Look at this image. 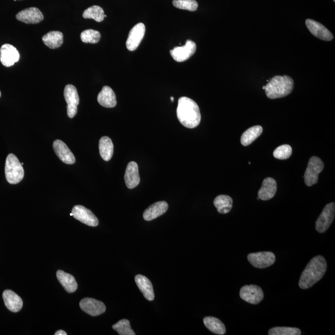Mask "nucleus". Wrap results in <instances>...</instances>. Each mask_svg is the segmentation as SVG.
Segmentation results:
<instances>
[{"mask_svg": "<svg viewBox=\"0 0 335 335\" xmlns=\"http://www.w3.org/2000/svg\"><path fill=\"white\" fill-rule=\"evenodd\" d=\"M176 114L180 123L186 128H196L201 123V115L198 104L191 98H179Z\"/></svg>", "mask_w": 335, "mask_h": 335, "instance_id": "1", "label": "nucleus"}, {"mask_svg": "<svg viewBox=\"0 0 335 335\" xmlns=\"http://www.w3.org/2000/svg\"><path fill=\"white\" fill-rule=\"evenodd\" d=\"M327 263L322 256L312 258L301 275L298 286L302 289L311 288L325 275Z\"/></svg>", "mask_w": 335, "mask_h": 335, "instance_id": "2", "label": "nucleus"}, {"mask_svg": "<svg viewBox=\"0 0 335 335\" xmlns=\"http://www.w3.org/2000/svg\"><path fill=\"white\" fill-rule=\"evenodd\" d=\"M294 88V81L289 76H275L265 86L267 97L275 100L287 97Z\"/></svg>", "mask_w": 335, "mask_h": 335, "instance_id": "3", "label": "nucleus"}, {"mask_svg": "<svg viewBox=\"0 0 335 335\" xmlns=\"http://www.w3.org/2000/svg\"><path fill=\"white\" fill-rule=\"evenodd\" d=\"M5 176L11 185L19 184L24 178V171L21 163L15 155H8L5 163Z\"/></svg>", "mask_w": 335, "mask_h": 335, "instance_id": "4", "label": "nucleus"}, {"mask_svg": "<svg viewBox=\"0 0 335 335\" xmlns=\"http://www.w3.org/2000/svg\"><path fill=\"white\" fill-rule=\"evenodd\" d=\"M324 168L322 160L317 157H312L310 159L308 168L304 174V181L308 187H312L319 181V174Z\"/></svg>", "mask_w": 335, "mask_h": 335, "instance_id": "5", "label": "nucleus"}, {"mask_svg": "<svg viewBox=\"0 0 335 335\" xmlns=\"http://www.w3.org/2000/svg\"><path fill=\"white\" fill-rule=\"evenodd\" d=\"M335 214L334 202H331L326 205L322 214L318 218L315 229L318 232L324 233L329 229L330 225L333 223Z\"/></svg>", "mask_w": 335, "mask_h": 335, "instance_id": "6", "label": "nucleus"}, {"mask_svg": "<svg viewBox=\"0 0 335 335\" xmlns=\"http://www.w3.org/2000/svg\"><path fill=\"white\" fill-rule=\"evenodd\" d=\"M64 98L67 103V114L70 118H74L77 114L80 103L77 88L72 84H67L64 89Z\"/></svg>", "mask_w": 335, "mask_h": 335, "instance_id": "7", "label": "nucleus"}, {"mask_svg": "<svg viewBox=\"0 0 335 335\" xmlns=\"http://www.w3.org/2000/svg\"><path fill=\"white\" fill-rule=\"evenodd\" d=\"M247 258L253 266L260 269L271 266L276 261L274 253L270 252L250 253Z\"/></svg>", "mask_w": 335, "mask_h": 335, "instance_id": "8", "label": "nucleus"}, {"mask_svg": "<svg viewBox=\"0 0 335 335\" xmlns=\"http://www.w3.org/2000/svg\"><path fill=\"white\" fill-rule=\"evenodd\" d=\"M240 296L246 302L256 305L263 300L264 293L263 290L258 286L246 285L241 288Z\"/></svg>", "mask_w": 335, "mask_h": 335, "instance_id": "9", "label": "nucleus"}, {"mask_svg": "<svg viewBox=\"0 0 335 335\" xmlns=\"http://www.w3.org/2000/svg\"><path fill=\"white\" fill-rule=\"evenodd\" d=\"M72 213L75 219L88 226L97 227L99 224V221L94 214L83 205H75Z\"/></svg>", "mask_w": 335, "mask_h": 335, "instance_id": "10", "label": "nucleus"}, {"mask_svg": "<svg viewBox=\"0 0 335 335\" xmlns=\"http://www.w3.org/2000/svg\"><path fill=\"white\" fill-rule=\"evenodd\" d=\"M196 44L193 41L188 40L185 46L174 47L170 50V54L174 60L182 63L188 60L196 51Z\"/></svg>", "mask_w": 335, "mask_h": 335, "instance_id": "11", "label": "nucleus"}, {"mask_svg": "<svg viewBox=\"0 0 335 335\" xmlns=\"http://www.w3.org/2000/svg\"><path fill=\"white\" fill-rule=\"evenodd\" d=\"M81 310L92 316L97 317L106 312V306L101 301L92 298H84L80 302Z\"/></svg>", "mask_w": 335, "mask_h": 335, "instance_id": "12", "label": "nucleus"}, {"mask_svg": "<svg viewBox=\"0 0 335 335\" xmlns=\"http://www.w3.org/2000/svg\"><path fill=\"white\" fill-rule=\"evenodd\" d=\"M145 33V26L143 23L137 24L132 27L126 42L127 49L134 51L139 46Z\"/></svg>", "mask_w": 335, "mask_h": 335, "instance_id": "13", "label": "nucleus"}, {"mask_svg": "<svg viewBox=\"0 0 335 335\" xmlns=\"http://www.w3.org/2000/svg\"><path fill=\"white\" fill-rule=\"evenodd\" d=\"M20 58V55L12 45L6 44L3 45L0 49V61L4 66L9 67L13 66Z\"/></svg>", "mask_w": 335, "mask_h": 335, "instance_id": "14", "label": "nucleus"}, {"mask_svg": "<svg viewBox=\"0 0 335 335\" xmlns=\"http://www.w3.org/2000/svg\"><path fill=\"white\" fill-rule=\"evenodd\" d=\"M306 24L310 32L321 40L330 41L333 39V36L330 31L320 22L308 19H307Z\"/></svg>", "mask_w": 335, "mask_h": 335, "instance_id": "15", "label": "nucleus"}, {"mask_svg": "<svg viewBox=\"0 0 335 335\" xmlns=\"http://www.w3.org/2000/svg\"><path fill=\"white\" fill-rule=\"evenodd\" d=\"M18 21L26 24H38L44 19V16L37 8L32 7L20 11L16 15Z\"/></svg>", "mask_w": 335, "mask_h": 335, "instance_id": "16", "label": "nucleus"}, {"mask_svg": "<svg viewBox=\"0 0 335 335\" xmlns=\"http://www.w3.org/2000/svg\"><path fill=\"white\" fill-rule=\"evenodd\" d=\"M53 148L62 162L67 165L74 164L76 161L74 155L66 143L60 140H56L53 143Z\"/></svg>", "mask_w": 335, "mask_h": 335, "instance_id": "17", "label": "nucleus"}, {"mask_svg": "<svg viewBox=\"0 0 335 335\" xmlns=\"http://www.w3.org/2000/svg\"><path fill=\"white\" fill-rule=\"evenodd\" d=\"M125 179L127 187L129 189L136 188L140 184L139 167L136 162L129 163L126 168Z\"/></svg>", "mask_w": 335, "mask_h": 335, "instance_id": "18", "label": "nucleus"}, {"mask_svg": "<svg viewBox=\"0 0 335 335\" xmlns=\"http://www.w3.org/2000/svg\"><path fill=\"white\" fill-rule=\"evenodd\" d=\"M4 302L7 309L12 312H18L23 306L21 298L11 290H6L3 293Z\"/></svg>", "mask_w": 335, "mask_h": 335, "instance_id": "19", "label": "nucleus"}, {"mask_svg": "<svg viewBox=\"0 0 335 335\" xmlns=\"http://www.w3.org/2000/svg\"><path fill=\"white\" fill-rule=\"evenodd\" d=\"M168 209V204L167 202H157L151 205L144 211L143 218L145 221H151L164 215Z\"/></svg>", "mask_w": 335, "mask_h": 335, "instance_id": "20", "label": "nucleus"}, {"mask_svg": "<svg viewBox=\"0 0 335 335\" xmlns=\"http://www.w3.org/2000/svg\"><path fill=\"white\" fill-rule=\"evenodd\" d=\"M277 191V184L272 178L264 179L260 190L258 191V198L263 201H267L274 198Z\"/></svg>", "mask_w": 335, "mask_h": 335, "instance_id": "21", "label": "nucleus"}, {"mask_svg": "<svg viewBox=\"0 0 335 335\" xmlns=\"http://www.w3.org/2000/svg\"><path fill=\"white\" fill-rule=\"evenodd\" d=\"M135 281L146 299L153 301L155 298V294L153 285H152L151 281L147 277L140 275L136 276L135 278Z\"/></svg>", "mask_w": 335, "mask_h": 335, "instance_id": "22", "label": "nucleus"}, {"mask_svg": "<svg viewBox=\"0 0 335 335\" xmlns=\"http://www.w3.org/2000/svg\"><path fill=\"white\" fill-rule=\"evenodd\" d=\"M100 105L107 108H114L117 105L116 96L113 90L108 86H104L98 96Z\"/></svg>", "mask_w": 335, "mask_h": 335, "instance_id": "23", "label": "nucleus"}, {"mask_svg": "<svg viewBox=\"0 0 335 335\" xmlns=\"http://www.w3.org/2000/svg\"><path fill=\"white\" fill-rule=\"evenodd\" d=\"M57 280L63 286L66 291L69 293H73L77 291L78 284L75 278L72 275L63 271L58 270L57 272Z\"/></svg>", "mask_w": 335, "mask_h": 335, "instance_id": "24", "label": "nucleus"}, {"mask_svg": "<svg viewBox=\"0 0 335 335\" xmlns=\"http://www.w3.org/2000/svg\"><path fill=\"white\" fill-rule=\"evenodd\" d=\"M99 150L100 156L105 161L108 162L112 159L114 153V145L110 138L107 136L101 138Z\"/></svg>", "mask_w": 335, "mask_h": 335, "instance_id": "25", "label": "nucleus"}, {"mask_svg": "<svg viewBox=\"0 0 335 335\" xmlns=\"http://www.w3.org/2000/svg\"><path fill=\"white\" fill-rule=\"evenodd\" d=\"M42 41L50 49H57L63 44L64 35L59 32H49L42 37Z\"/></svg>", "mask_w": 335, "mask_h": 335, "instance_id": "26", "label": "nucleus"}, {"mask_svg": "<svg viewBox=\"0 0 335 335\" xmlns=\"http://www.w3.org/2000/svg\"><path fill=\"white\" fill-rule=\"evenodd\" d=\"M203 322L205 327L214 333L223 335L226 333V328L224 323L216 317H205Z\"/></svg>", "mask_w": 335, "mask_h": 335, "instance_id": "27", "label": "nucleus"}, {"mask_svg": "<svg viewBox=\"0 0 335 335\" xmlns=\"http://www.w3.org/2000/svg\"><path fill=\"white\" fill-rule=\"evenodd\" d=\"M263 132V128L260 126H256L247 129L241 137V143L243 146H249L260 137Z\"/></svg>", "mask_w": 335, "mask_h": 335, "instance_id": "28", "label": "nucleus"}, {"mask_svg": "<svg viewBox=\"0 0 335 335\" xmlns=\"http://www.w3.org/2000/svg\"><path fill=\"white\" fill-rule=\"evenodd\" d=\"M214 204L219 213L225 215L232 210L233 200L229 196L220 195L216 197Z\"/></svg>", "mask_w": 335, "mask_h": 335, "instance_id": "29", "label": "nucleus"}, {"mask_svg": "<svg viewBox=\"0 0 335 335\" xmlns=\"http://www.w3.org/2000/svg\"><path fill=\"white\" fill-rule=\"evenodd\" d=\"M105 12L99 6H93L84 11L83 17L85 19H93L97 22H101L105 19Z\"/></svg>", "mask_w": 335, "mask_h": 335, "instance_id": "30", "label": "nucleus"}, {"mask_svg": "<svg viewBox=\"0 0 335 335\" xmlns=\"http://www.w3.org/2000/svg\"><path fill=\"white\" fill-rule=\"evenodd\" d=\"M112 328L116 331L120 335H135L133 330H132L130 322L127 319H123L115 324L112 325Z\"/></svg>", "mask_w": 335, "mask_h": 335, "instance_id": "31", "label": "nucleus"}, {"mask_svg": "<svg viewBox=\"0 0 335 335\" xmlns=\"http://www.w3.org/2000/svg\"><path fill=\"white\" fill-rule=\"evenodd\" d=\"M81 40L84 43L97 44L100 41L101 34L94 29H87L81 33Z\"/></svg>", "mask_w": 335, "mask_h": 335, "instance_id": "32", "label": "nucleus"}, {"mask_svg": "<svg viewBox=\"0 0 335 335\" xmlns=\"http://www.w3.org/2000/svg\"><path fill=\"white\" fill-rule=\"evenodd\" d=\"M173 5L178 9L190 11H195L198 8V4L196 0H173Z\"/></svg>", "mask_w": 335, "mask_h": 335, "instance_id": "33", "label": "nucleus"}, {"mask_svg": "<svg viewBox=\"0 0 335 335\" xmlns=\"http://www.w3.org/2000/svg\"><path fill=\"white\" fill-rule=\"evenodd\" d=\"M269 335H300L302 334L299 328L292 327H275L270 329Z\"/></svg>", "mask_w": 335, "mask_h": 335, "instance_id": "34", "label": "nucleus"}, {"mask_svg": "<svg viewBox=\"0 0 335 335\" xmlns=\"http://www.w3.org/2000/svg\"><path fill=\"white\" fill-rule=\"evenodd\" d=\"M292 150L289 145H283L278 147L273 152V156L279 160L288 159L291 156Z\"/></svg>", "mask_w": 335, "mask_h": 335, "instance_id": "35", "label": "nucleus"}, {"mask_svg": "<svg viewBox=\"0 0 335 335\" xmlns=\"http://www.w3.org/2000/svg\"><path fill=\"white\" fill-rule=\"evenodd\" d=\"M67 333H66V331L64 330H58L57 331H56L55 333V335H67Z\"/></svg>", "mask_w": 335, "mask_h": 335, "instance_id": "36", "label": "nucleus"}, {"mask_svg": "<svg viewBox=\"0 0 335 335\" xmlns=\"http://www.w3.org/2000/svg\"><path fill=\"white\" fill-rule=\"evenodd\" d=\"M171 101H172V102H173V101H174V98L173 97H171Z\"/></svg>", "mask_w": 335, "mask_h": 335, "instance_id": "37", "label": "nucleus"}, {"mask_svg": "<svg viewBox=\"0 0 335 335\" xmlns=\"http://www.w3.org/2000/svg\"><path fill=\"white\" fill-rule=\"evenodd\" d=\"M1 96H2V94H1V92H0V97H1Z\"/></svg>", "mask_w": 335, "mask_h": 335, "instance_id": "38", "label": "nucleus"}, {"mask_svg": "<svg viewBox=\"0 0 335 335\" xmlns=\"http://www.w3.org/2000/svg\"><path fill=\"white\" fill-rule=\"evenodd\" d=\"M70 216H73L72 213L70 214Z\"/></svg>", "mask_w": 335, "mask_h": 335, "instance_id": "39", "label": "nucleus"}, {"mask_svg": "<svg viewBox=\"0 0 335 335\" xmlns=\"http://www.w3.org/2000/svg\"><path fill=\"white\" fill-rule=\"evenodd\" d=\"M14 1H16V0H14Z\"/></svg>", "mask_w": 335, "mask_h": 335, "instance_id": "40", "label": "nucleus"}, {"mask_svg": "<svg viewBox=\"0 0 335 335\" xmlns=\"http://www.w3.org/2000/svg\"><path fill=\"white\" fill-rule=\"evenodd\" d=\"M333 1L334 2V1H335V0H333Z\"/></svg>", "mask_w": 335, "mask_h": 335, "instance_id": "41", "label": "nucleus"}]
</instances>
